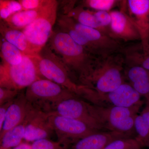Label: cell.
I'll list each match as a JSON object with an SVG mask.
<instances>
[{
  "label": "cell",
  "instance_id": "1",
  "mask_svg": "<svg viewBox=\"0 0 149 149\" xmlns=\"http://www.w3.org/2000/svg\"><path fill=\"white\" fill-rule=\"evenodd\" d=\"M49 46L61 60L73 80L75 77L80 85H83L91 76L100 59L59 29L53 31Z\"/></svg>",
  "mask_w": 149,
  "mask_h": 149
},
{
  "label": "cell",
  "instance_id": "2",
  "mask_svg": "<svg viewBox=\"0 0 149 149\" xmlns=\"http://www.w3.org/2000/svg\"><path fill=\"white\" fill-rule=\"evenodd\" d=\"M124 63V57L119 53L100 58L93 73L82 85L99 95L114 91L124 83L122 75Z\"/></svg>",
  "mask_w": 149,
  "mask_h": 149
},
{
  "label": "cell",
  "instance_id": "3",
  "mask_svg": "<svg viewBox=\"0 0 149 149\" xmlns=\"http://www.w3.org/2000/svg\"><path fill=\"white\" fill-rule=\"evenodd\" d=\"M25 96L34 107L45 113L54 112L57 107L65 100L79 97L69 90L46 79L37 80L27 87Z\"/></svg>",
  "mask_w": 149,
  "mask_h": 149
},
{
  "label": "cell",
  "instance_id": "4",
  "mask_svg": "<svg viewBox=\"0 0 149 149\" xmlns=\"http://www.w3.org/2000/svg\"><path fill=\"white\" fill-rule=\"evenodd\" d=\"M37 56L24 55L18 65H11L2 61L0 65V88L20 91L44 79L38 70Z\"/></svg>",
  "mask_w": 149,
  "mask_h": 149
},
{
  "label": "cell",
  "instance_id": "5",
  "mask_svg": "<svg viewBox=\"0 0 149 149\" xmlns=\"http://www.w3.org/2000/svg\"><path fill=\"white\" fill-rule=\"evenodd\" d=\"M37 67L44 79L61 85L78 97H83V86L72 79L66 67L58 56L46 45L37 56Z\"/></svg>",
  "mask_w": 149,
  "mask_h": 149
},
{
  "label": "cell",
  "instance_id": "6",
  "mask_svg": "<svg viewBox=\"0 0 149 149\" xmlns=\"http://www.w3.org/2000/svg\"><path fill=\"white\" fill-rule=\"evenodd\" d=\"M58 7L57 1L49 0L40 16L22 30L36 54H39L46 45L52 34Z\"/></svg>",
  "mask_w": 149,
  "mask_h": 149
},
{
  "label": "cell",
  "instance_id": "7",
  "mask_svg": "<svg viewBox=\"0 0 149 149\" xmlns=\"http://www.w3.org/2000/svg\"><path fill=\"white\" fill-rule=\"evenodd\" d=\"M53 113L80 120L98 131L106 128L99 107L80 100L78 97L62 102Z\"/></svg>",
  "mask_w": 149,
  "mask_h": 149
},
{
  "label": "cell",
  "instance_id": "8",
  "mask_svg": "<svg viewBox=\"0 0 149 149\" xmlns=\"http://www.w3.org/2000/svg\"><path fill=\"white\" fill-rule=\"evenodd\" d=\"M49 120L59 143L69 148L80 139L99 132L82 121L52 113Z\"/></svg>",
  "mask_w": 149,
  "mask_h": 149
},
{
  "label": "cell",
  "instance_id": "9",
  "mask_svg": "<svg viewBox=\"0 0 149 149\" xmlns=\"http://www.w3.org/2000/svg\"><path fill=\"white\" fill-rule=\"evenodd\" d=\"M65 15L71 26L91 44L97 57L106 58L121 52L123 48L117 40L97 29L82 25L73 19Z\"/></svg>",
  "mask_w": 149,
  "mask_h": 149
},
{
  "label": "cell",
  "instance_id": "10",
  "mask_svg": "<svg viewBox=\"0 0 149 149\" xmlns=\"http://www.w3.org/2000/svg\"><path fill=\"white\" fill-rule=\"evenodd\" d=\"M141 106L99 108L106 128L125 135L134 128L135 118Z\"/></svg>",
  "mask_w": 149,
  "mask_h": 149
},
{
  "label": "cell",
  "instance_id": "11",
  "mask_svg": "<svg viewBox=\"0 0 149 149\" xmlns=\"http://www.w3.org/2000/svg\"><path fill=\"white\" fill-rule=\"evenodd\" d=\"M125 12L138 30L143 53L149 51V0H128Z\"/></svg>",
  "mask_w": 149,
  "mask_h": 149
},
{
  "label": "cell",
  "instance_id": "12",
  "mask_svg": "<svg viewBox=\"0 0 149 149\" xmlns=\"http://www.w3.org/2000/svg\"><path fill=\"white\" fill-rule=\"evenodd\" d=\"M50 114L37 109L32 105L26 117L27 124L24 140L33 143L48 139L54 131L50 121Z\"/></svg>",
  "mask_w": 149,
  "mask_h": 149
},
{
  "label": "cell",
  "instance_id": "13",
  "mask_svg": "<svg viewBox=\"0 0 149 149\" xmlns=\"http://www.w3.org/2000/svg\"><path fill=\"white\" fill-rule=\"evenodd\" d=\"M141 95L130 84L123 83L114 91L106 94H93V103L96 105L104 101L112 106L132 107L141 105Z\"/></svg>",
  "mask_w": 149,
  "mask_h": 149
},
{
  "label": "cell",
  "instance_id": "14",
  "mask_svg": "<svg viewBox=\"0 0 149 149\" xmlns=\"http://www.w3.org/2000/svg\"><path fill=\"white\" fill-rule=\"evenodd\" d=\"M111 21L109 28L110 37L125 42L141 40L138 30L125 12L119 10L109 12Z\"/></svg>",
  "mask_w": 149,
  "mask_h": 149
},
{
  "label": "cell",
  "instance_id": "15",
  "mask_svg": "<svg viewBox=\"0 0 149 149\" xmlns=\"http://www.w3.org/2000/svg\"><path fill=\"white\" fill-rule=\"evenodd\" d=\"M31 106L25 94L19 93L8 109L3 128L0 131V138L6 132L24 122Z\"/></svg>",
  "mask_w": 149,
  "mask_h": 149
},
{
  "label": "cell",
  "instance_id": "16",
  "mask_svg": "<svg viewBox=\"0 0 149 149\" xmlns=\"http://www.w3.org/2000/svg\"><path fill=\"white\" fill-rule=\"evenodd\" d=\"M123 138L124 134L114 131L97 132L80 139L68 149H104L112 141Z\"/></svg>",
  "mask_w": 149,
  "mask_h": 149
},
{
  "label": "cell",
  "instance_id": "17",
  "mask_svg": "<svg viewBox=\"0 0 149 149\" xmlns=\"http://www.w3.org/2000/svg\"><path fill=\"white\" fill-rule=\"evenodd\" d=\"M0 32L5 40L18 48L25 55H37L22 30L10 27L5 22L2 20L0 22Z\"/></svg>",
  "mask_w": 149,
  "mask_h": 149
},
{
  "label": "cell",
  "instance_id": "18",
  "mask_svg": "<svg viewBox=\"0 0 149 149\" xmlns=\"http://www.w3.org/2000/svg\"><path fill=\"white\" fill-rule=\"evenodd\" d=\"M125 74L130 85L149 102V71L142 67L133 65L128 66Z\"/></svg>",
  "mask_w": 149,
  "mask_h": 149
},
{
  "label": "cell",
  "instance_id": "19",
  "mask_svg": "<svg viewBox=\"0 0 149 149\" xmlns=\"http://www.w3.org/2000/svg\"><path fill=\"white\" fill-rule=\"evenodd\" d=\"M65 15L73 19L82 25L97 29L109 36L108 30L100 24L94 15L93 11L79 5L71 9Z\"/></svg>",
  "mask_w": 149,
  "mask_h": 149
},
{
  "label": "cell",
  "instance_id": "20",
  "mask_svg": "<svg viewBox=\"0 0 149 149\" xmlns=\"http://www.w3.org/2000/svg\"><path fill=\"white\" fill-rule=\"evenodd\" d=\"M48 1L42 7L35 10H22L14 14L3 20L10 27L22 31L40 16L45 10Z\"/></svg>",
  "mask_w": 149,
  "mask_h": 149
},
{
  "label": "cell",
  "instance_id": "21",
  "mask_svg": "<svg viewBox=\"0 0 149 149\" xmlns=\"http://www.w3.org/2000/svg\"><path fill=\"white\" fill-rule=\"evenodd\" d=\"M121 52L123 54L125 63L128 66L138 65L149 71V51L144 54L142 51L141 52L139 47L133 46L123 48Z\"/></svg>",
  "mask_w": 149,
  "mask_h": 149
},
{
  "label": "cell",
  "instance_id": "22",
  "mask_svg": "<svg viewBox=\"0 0 149 149\" xmlns=\"http://www.w3.org/2000/svg\"><path fill=\"white\" fill-rule=\"evenodd\" d=\"M27 120L6 132L1 139V149H11L18 146L24 139Z\"/></svg>",
  "mask_w": 149,
  "mask_h": 149
},
{
  "label": "cell",
  "instance_id": "23",
  "mask_svg": "<svg viewBox=\"0 0 149 149\" xmlns=\"http://www.w3.org/2000/svg\"><path fill=\"white\" fill-rule=\"evenodd\" d=\"M24 54L12 44L5 40L1 42V56L2 61L10 65L20 64Z\"/></svg>",
  "mask_w": 149,
  "mask_h": 149
},
{
  "label": "cell",
  "instance_id": "24",
  "mask_svg": "<svg viewBox=\"0 0 149 149\" xmlns=\"http://www.w3.org/2000/svg\"><path fill=\"white\" fill-rule=\"evenodd\" d=\"M122 1L118 0H85L82 1L80 5L96 11L110 12L116 6H120Z\"/></svg>",
  "mask_w": 149,
  "mask_h": 149
},
{
  "label": "cell",
  "instance_id": "25",
  "mask_svg": "<svg viewBox=\"0 0 149 149\" xmlns=\"http://www.w3.org/2000/svg\"><path fill=\"white\" fill-rule=\"evenodd\" d=\"M22 10L23 8L19 1H0V17L2 20H6L14 14Z\"/></svg>",
  "mask_w": 149,
  "mask_h": 149
},
{
  "label": "cell",
  "instance_id": "26",
  "mask_svg": "<svg viewBox=\"0 0 149 149\" xmlns=\"http://www.w3.org/2000/svg\"><path fill=\"white\" fill-rule=\"evenodd\" d=\"M142 147L136 138H123L112 141L104 149H141Z\"/></svg>",
  "mask_w": 149,
  "mask_h": 149
},
{
  "label": "cell",
  "instance_id": "27",
  "mask_svg": "<svg viewBox=\"0 0 149 149\" xmlns=\"http://www.w3.org/2000/svg\"><path fill=\"white\" fill-rule=\"evenodd\" d=\"M31 149H68L58 142H54L49 139L35 141L31 145Z\"/></svg>",
  "mask_w": 149,
  "mask_h": 149
},
{
  "label": "cell",
  "instance_id": "28",
  "mask_svg": "<svg viewBox=\"0 0 149 149\" xmlns=\"http://www.w3.org/2000/svg\"><path fill=\"white\" fill-rule=\"evenodd\" d=\"M19 91L0 88V106L13 100L18 96Z\"/></svg>",
  "mask_w": 149,
  "mask_h": 149
},
{
  "label": "cell",
  "instance_id": "29",
  "mask_svg": "<svg viewBox=\"0 0 149 149\" xmlns=\"http://www.w3.org/2000/svg\"><path fill=\"white\" fill-rule=\"evenodd\" d=\"M23 10H35L45 6L47 0H19Z\"/></svg>",
  "mask_w": 149,
  "mask_h": 149
},
{
  "label": "cell",
  "instance_id": "30",
  "mask_svg": "<svg viewBox=\"0 0 149 149\" xmlns=\"http://www.w3.org/2000/svg\"><path fill=\"white\" fill-rule=\"evenodd\" d=\"M94 14L100 24L109 31V28L111 21V16L109 12L95 11H94Z\"/></svg>",
  "mask_w": 149,
  "mask_h": 149
},
{
  "label": "cell",
  "instance_id": "31",
  "mask_svg": "<svg viewBox=\"0 0 149 149\" xmlns=\"http://www.w3.org/2000/svg\"><path fill=\"white\" fill-rule=\"evenodd\" d=\"M14 100L0 106V131L3 128L8 109L10 106L13 102Z\"/></svg>",
  "mask_w": 149,
  "mask_h": 149
},
{
  "label": "cell",
  "instance_id": "32",
  "mask_svg": "<svg viewBox=\"0 0 149 149\" xmlns=\"http://www.w3.org/2000/svg\"><path fill=\"white\" fill-rule=\"evenodd\" d=\"M31 145L28 144L22 143L18 146L15 147L13 149H31Z\"/></svg>",
  "mask_w": 149,
  "mask_h": 149
}]
</instances>
